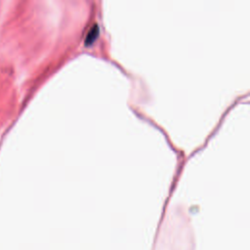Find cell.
Instances as JSON below:
<instances>
[{
	"label": "cell",
	"mask_w": 250,
	"mask_h": 250,
	"mask_svg": "<svg viewBox=\"0 0 250 250\" xmlns=\"http://www.w3.org/2000/svg\"><path fill=\"white\" fill-rule=\"evenodd\" d=\"M98 34H99V27L97 24H95L92 26V28L89 30L87 36L85 37V44H87V45L92 44L95 41Z\"/></svg>",
	"instance_id": "obj_1"
}]
</instances>
